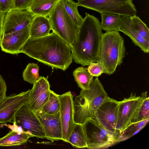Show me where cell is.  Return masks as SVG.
<instances>
[{"label":"cell","instance_id":"6da1fadb","mask_svg":"<svg viewBox=\"0 0 149 149\" xmlns=\"http://www.w3.org/2000/svg\"><path fill=\"white\" fill-rule=\"evenodd\" d=\"M52 68L65 71L72 63L70 45L53 31L42 37H30L21 53Z\"/></svg>","mask_w":149,"mask_h":149},{"label":"cell","instance_id":"7a4b0ae2","mask_svg":"<svg viewBox=\"0 0 149 149\" xmlns=\"http://www.w3.org/2000/svg\"><path fill=\"white\" fill-rule=\"evenodd\" d=\"M102 33L98 19L86 13L77 36L70 45L75 63L85 66L97 62Z\"/></svg>","mask_w":149,"mask_h":149},{"label":"cell","instance_id":"3957f363","mask_svg":"<svg viewBox=\"0 0 149 149\" xmlns=\"http://www.w3.org/2000/svg\"><path fill=\"white\" fill-rule=\"evenodd\" d=\"M108 97L102 83L97 77L88 88L82 90L73 100L74 120L76 123L83 124L92 118L94 113Z\"/></svg>","mask_w":149,"mask_h":149},{"label":"cell","instance_id":"277c9868","mask_svg":"<svg viewBox=\"0 0 149 149\" xmlns=\"http://www.w3.org/2000/svg\"><path fill=\"white\" fill-rule=\"evenodd\" d=\"M125 51L124 39L119 32L102 33L97 62L102 64L104 73L111 75L115 71L123 62Z\"/></svg>","mask_w":149,"mask_h":149},{"label":"cell","instance_id":"5b68a950","mask_svg":"<svg viewBox=\"0 0 149 149\" xmlns=\"http://www.w3.org/2000/svg\"><path fill=\"white\" fill-rule=\"evenodd\" d=\"M48 16L53 31L71 45L77 36L79 26L68 15L59 1Z\"/></svg>","mask_w":149,"mask_h":149},{"label":"cell","instance_id":"8992f818","mask_svg":"<svg viewBox=\"0 0 149 149\" xmlns=\"http://www.w3.org/2000/svg\"><path fill=\"white\" fill-rule=\"evenodd\" d=\"M79 6L98 12L133 15L137 11L132 0H77Z\"/></svg>","mask_w":149,"mask_h":149},{"label":"cell","instance_id":"52a82bcc","mask_svg":"<svg viewBox=\"0 0 149 149\" xmlns=\"http://www.w3.org/2000/svg\"><path fill=\"white\" fill-rule=\"evenodd\" d=\"M82 124L87 148H107L116 143L115 138L93 119H88Z\"/></svg>","mask_w":149,"mask_h":149},{"label":"cell","instance_id":"ba28073f","mask_svg":"<svg viewBox=\"0 0 149 149\" xmlns=\"http://www.w3.org/2000/svg\"><path fill=\"white\" fill-rule=\"evenodd\" d=\"M119 101L109 97L101 104L92 118L103 127L111 135L118 136L116 129Z\"/></svg>","mask_w":149,"mask_h":149},{"label":"cell","instance_id":"9c48e42d","mask_svg":"<svg viewBox=\"0 0 149 149\" xmlns=\"http://www.w3.org/2000/svg\"><path fill=\"white\" fill-rule=\"evenodd\" d=\"M13 123L21 127L25 131L29 132L37 138H45L42 125L34 112L29 107L28 102L19 109L12 120Z\"/></svg>","mask_w":149,"mask_h":149},{"label":"cell","instance_id":"30bf717a","mask_svg":"<svg viewBox=\"0 0 149 149\" xmlns=\"http://www.w3.org/2000/svg\"><path fill=\"white\" fill-rule=\"evenodd\" d=\"M60 102V117L62 128V140L68 143L75 124L74 120L73 96L69 91L58 95Z\"/></svg>","mask_w":149,"mask_h":149},{"label":"cell","instance_id":"8fae6325","mask_svg":"<svg viewBox=\"0 0 149 149\" xmlns=\"http://www.w3.org/2000/svg\"><path fill=\"white\" fill-rule=\"evenodd\" d=\"M30 90L18 94L6 97L0 103V123H12L15 114L25 103L28 102Z\"/></svg>","mask_w":149,"mask_h":149},{"label":"cell","instance_id":"7c38bea8","mask_svg":"<svg viewBox=\"0 0 149 149\" xmlns=\"http://www.w3.org/2000/svg\"><path fill=\"white\" fill-rule=\"evenodd\" d=\"M142 98L141 94L140 96H136V94L132 93L129 97L119 101L118 118L116 127L118 136L130 123Z\"/></svg>","mask_w":149,"mask_h":149},{"label":"cell","instance_id":"4fadbf2b","mask_svg":"<svg viewBox=\"0 0 149 149\" xmlns=\"http://www.w3.org/2000/svg\"><path fill=\"white\" fill-rule=\"evenodd\" d=\"M35 15L28 10L13 9L5 14L3 34L21 30L30 25Z\"/></svg>","mask_w":149,"mask_h":149},{"label":"cell","instance_id":"5bb4252c","mask_svg":"<svg viewBox=\"0 0 149 149\" xmlns=\"http://www.w3.org/2000/svg\"><path fill=\"white\" fill-rule=\"evenodd\" d=\"M35 113L42 125L46 139L52 142L62 140L60 111L55 114H49L40 109Z\"/></svg>","mask_w":149,"mask_h":149},{"label":"cell","instance_id":"9a60e30c","mask_svg":"<svg viewBox=\"0 0 149 149\" xmlns=\"http://www.w3.org/2000/svg\"><path fill=\"white\" fill-rule=\"evenodd\" d=\"M48 78L40 76L30 90L28 104L34 112L41 109L48 99L51 90Z\"/></svg>","mask_w":149,"mask_h":149},{"label":"cell","instance_id":"2e32d148","mask_svg":"<svg viewBox=\"0 0 149 149\" xmlns=\"http://www.w3.org/2000/svg\"><path fill=\"white\" fill-rule=\"evenodd\" d=\"M30 25L22 30L3 34L0 46L3 52L13 54L21 53V49L30 37Z\"/></svg>","mask_w":149,"mask_h":149},{"label":"cell","instance_id":"e0dca14e","mask_svg":"<svg viewBox=\"0 0 149 149\" xmlns=\"http://www.w3.org/2000/svg\"><path fill=\"white\" fill-rule=\"evenodd\" d=\"M13 125L4 124L11 131L0 138V146H19L26 143L29 139L34 136L29 132L25 131L13 123Z\"/></svg>","mask_w":149,"mask_h":149},{"label":"cell","instance_id":"ac0fdd59","mask_svg":"<svg viewBox=\"0 0 149 149\" xmlns=\"http://www.w3.org/2000/svg\"><path fill=\"white\" fill-rule=\"evenodd\" d=\"M121 23L120 31L128 36L135 45L139 47L144 52H149V42L141 36L136 30L131 16L121 15Z\"/></svg>","mask_w":149,"mask_h":149},{"label":"cell","instance_id":"d6986e66","mask_svg":"<svg viewBox=\"0 0 149 149\" xmlns=\"http://www.w3.org/2000/svg\"><path fill=\"white\" fill-rule=\"evenodd\" d=\"M52 30L48 17L35 15L30 25V37L38 38L47 36Z\"/></svg>","mask_w":149,"mask_h":149},{"label":"cell","instance_id":"ffe728a7","mask_svg":"<svg viewBox=\"0 0 149 149\" xmlns=\"http://www.w3.org/2000/svg\"><path fill=\"white\" fill-rule=\"evenodd\" d=\"M59 0H33L28 10L35 15L47 16Z\"/></svg>","mask_w":149,"mask_h":149},{"label":"cell","instance_id":"44dd1931","mask_svg":"<svg viewBox=\"0 0 149 149\" xmlns=\"http://www.w3.org/2000/svg\"><path fill=\"white\" fill-rule=\"evenodd\" d=\"M102 30L107 31H120L122 16L119 14L109 13L100 14Z\"/></svg>","mask_w":149,"mask_h":149},{"label":"cell","instance_id":"7402d4cb","mask_svg":"<svg viewBox=\"0 0 149 149\" xmlns=\"http://www.w3.org/2000/svg\"><path fill=\"white\" fill-rule=\"evenodd\" d=\"M68 143L76 148H87L86 138L82 124L75 123L68 139Z\"/></svg>","mask_w":149,"mask_h":149},{"label":"cell","instance_id":"603a6c76","mask_svg":"<svg viewBox=\"0 0 149 149\" xmlns=\"http://www.w3.org/2000/svg\"><path fill=\"white\" fill-rule=\"evenodd\" d=\"M73 74L78 87L82 90L88 89L93 80L94 77L88 72L87 68L83 66L76 69Z\"/></svg>","mask_w":149,"mask_h":149},{"label":"cell","instance_id":"cb8c5ba5","mask_svg":"<svg viewBox=\"0 0 149 149\" xmlns=\"http://www.w3.org/2000/svg\"><path fill=\"white\" fill-rule=\"evenodd\" d=\"M149 121V118L140 122L130 123L116 138V143L122 141L138 133L145 127Z\"/></svg>","mask_w":149,"mask_h":149},{"label":"cell","instance_id":"d4e9b609","mask_svg":"<svg viewBox=\"0 0 149 149\" xmlns=\"http://www.w3.org/2000/svg\"><path fill=\"white\" fill-rule=\"evenodd\" d=\"M142 99L136 108L130 123L141 121L149 118V97L147 92L142 93Z\"/></svg>","mask_w":149,"mask_h":149},{"label":"cell","instance_id":"484cf974","mask_svg":"<svg viewBox=\"0 0 149 149\" xmlns=\"http://www.w3.org/2000/svg\"><path fill=\"white\" fill-rule=\"evenodd\" d=\"M59 1L68 15L76 25L79 26L83 18L78 12L79 6L77 3L72 0H59Z\"/></svg>","mask_w":149,"mask_h":149},{"label":"cell","instance_id":"4316f807","mask_svg":"<svg viewBox=\"0 0 149 149\" xmlns=\"http://www.w3.org/2000/svg\"><path fill=\"white\" fill-rule=\"evenodd\" d=\"M60 102L58 95L50 90L48 99L41 110L49 114H54L60 111Z\"/></svg>","mask_w":149,"mask_h":149},{"label":"cell","instance_id":"83f0119b","mask_svg":"<svg viewBox=\"0 0 149 149\" xmlns=\"http://www.w3.org/2000/svg\"><path fill=\"white\" fill-rule=\"evenodd\" d=\"M39 67L37 64L29 63L23 73L24 81L33 84L40 79L39 74Z\"/></svg>","mask_w":149,"mask_h":149},{"label":"cell","instance_id":"f1b7e54d","mask_svg":"<svg viewBox=\"0 0 149 149\" xmlns=\"http://www.w3.org/2000/svg\"><path fill=\"white\" fill-rule=\"evenodd\" d=\"M134 25L140 36L149 42V29L148 26L136 15L131 16Z\"/></svg>","mask_w":149,"mask_h":149},{"label":"cell","instance_id":"f546056e","mask_svg":"<svg viewBox=\"0 0 149 149\" xmlns=\"http://www.w3.org/2000/svg\"><path fill=\"white\" fill-rule=\"evenodd\" d=\"M89 73L93 77H98L104 73V69L102 64L96 62L91 63L87 68Z\"/></svg>","mask_w":149,"mask_h":149},{"label":"cell","instance_id":"4dcf8cb0","mask_svg":"<svg viewBox=\"0 0 149 149\" xmlns=\"http://www.w3.org/2000/svg\"><path fill=\"white\" fill-rule=\"evenodd\" d=\"M13 9L28 10L33 0H13Z\"/></svg>","mask_w":149,"mask_h":149},{"label":"cell","instance_id":"1f68e13d","mask_svg":"<svg viewBox=\"0 0 149 149\" xmlns=\"http://www.w3.org/2000/svg\"><path fill=\"white\" fill-rule=\"evenodd\" d=\"M14 8L13 0H0V11L6 13Z\"/></svg>","mask_w":149,"mask_h":149},{"label":"cell","instance_id":"d6a6232c","mask_svg":"<svg viewBox=\"0 0 149 149\" xmlns=\"http://www.w3.org/2000/svg\"><path fill=\"white\" fill-rule=\"evenodd\" d=\"M7 86L5 82L0 74V103L6 98Z\"/></svg>","mask_w":149,"mask_h":149},{"label":"cell","instance_id":"836d02e7","mask_svg":"<svg viewBox=\"0 0 149 149\" xmlns=\"http://www.w3.org/2000/svg\"><path fill=\"white\" fill-rule=\"evenodd\" d=\"M6 13L0 11V45L3 34V24Z\"/></svg>","mask_w":149,"mask_h":149}]
</instances>
